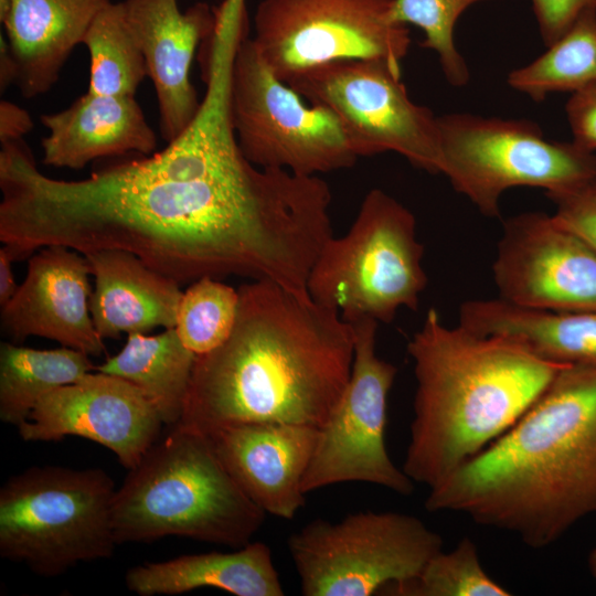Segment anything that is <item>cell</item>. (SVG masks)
I'll return each instance as SVG.
<instances>
[{
    "label": "cell",
    "mask_w": 596,
    "mask_h": 596,
    "mask_svg": "<svg viewBox=\"0 0 596 596\" xmlns=\"http://www.w3.org/2000/svg\"><path fill=\"white\" fill-rule=\"evenodd\" d=\"M205 85L196 115L164 149L82 180L45 175L24 139L1 142L0 241L14 259L50 245L119 249L179 285L235 275L305 292L332 233L330 188L248 161L230 74L213 71Z\"/></svg>",
    "instance_id": "6da1fadb"
},
{
    "label": "cell",
    "mask_w": 596,
    "mask_h": 596,
    "mask_svg": "<svg viewBox=\"0 0 596 596\" xmlns=\"http://www.w3.org/2000/svg\"><path fill=\"white\" fill-rule=\"evenodd\" d=\"M237 290L233 331L222 345L196 355L178 424L203 433L252 422L321 428L351 375L353 326L270 280Z\"/></svg>",
    "instance_id": "7a4b0ae2"
},
{
    "label": "cell",
    "mask_w": 596,
    "mask_h": 596,
    "mask_svg": "<svg viewBox=\"0 0 596 596\" xmlns=\"http://www.w3.org/2000/svg\"><path fill=\"white\" fill-rule=\"evenodd\" d=\"M517 535L553 544L596 513V365L565 364L528 411L425 500Z\"/></svg>",
    "instance_id": "3957f363"
},
{
    "label": "cell",
    "mask_w": 596,
    "mask_h": 596,
    "mask_svg": "<svg viewBox=\"0 0 596 596\" xmlns=\"http://www.w3.org/2000/svg\"><path fill=\"white\" fill-rule=\"evenodd\" d=\"M407 352L416 392L402 469L429 489L513 426L565 365L511 338L447 327L434 308Z\"/></svg>",
    "instance_id": "277c9868"
},
{
    "label": "cell",
    "mask_w": 596,
    "mask_h": 596,
    "mask_svg": "<svg viewBox=\"0 0 596 596\" xmlns=\"http://www.w3.org/2000/svg\"><path fill=\"white\" fill-rule=\"evenodd\" d=\"M266 513L242 491L209 437L177 424L116 489L117 544L174 535L234 549L252 542Z\"/></svg>",
    "instance_id": "5b68a950"
},
{
    "label": "cell",
    "mask_w": 596,
    "mask_h": 596,
    "mask_svg": "<svg viewBox=\"0 0 596 596\" xmlns=\"http://www.w3.org/2000/svg\"><path fill=\"white\" fill-rule=\"evenodd\" d=\"M115 492L102 468L34 466L10 477L0 489V556L44 577L110 558Z\"/></svg>",
    "instance_id": "8992f818"
},
{
    "label": "cell",
    "mask_w": 596,
    "mask_h": 596,
    "mask_svg": "<svg viewBox=\"0 0 596 596\" xmlns=\"http://www.w3.org/2000/svg\"><path fill=\"white\" fill-rule=\"evenodd\" d=\"M416 219L381 189L364 196L350 230L333 235L310 270L307 290L317 304L353 323H390L405 307L416 310L427 285Z\"/></svg>",
    "instance_id": "52a82bcc"
},
{
    "label": "cell",
    "mask_w": 596,
    "mask_h": 596,
    "mask_svg": "<svg viewBox=\"0 0 596 596\" xmlns=\"http://www.w3.org/2000/svg\"><path fill=\"white\" fill-rule=\"evenodd\" d=\"M441 166L453 188L487 217L517 187L554 193L596 175V155L572 141L550 140L529 119L450 113L437 117Z\"/></svg>",
    "instance_id": "ba28073f"
},
{
    "label": "cell",
    "mask_w": 596,
    "mask_h": 596,
    "mask_svg": "<svg viewBox=\"0 0 596 596\" xmlns=\"http://www.w3.org/2000/svg\"><path fill=\"white\" fill-rule=\"evenodd\" d=\"M443 545L417 517L370 510L312 520L287 539L305 596H371L418 576Z\"/></svg>",
    "instance_id": "9c48e42d"
},
{
    "label": "cell",
    "mask_w": 596,
    "mask_h": 596,
    "mask_svg": "<svg viewBox=\"0 0 596 596\" xmlns=\"http://www.w3.org/2000/svg\"><path fill=\"white\" fill-rule=\"evenodd\" d=\"M231 111L243 155L259 168L318 175L350 168L359 158L336 114L306 105L274 74L248 35L233 63Z\"/></svg>",
    "instance_id": "30bf717a"
},
{
    "label": "cell",
    "mask_w": 596,
    "mask_h": 596,
    "mask_svg": "<svg viewBox=\"0 0 596 596\" xmlns=\"http://www.w3.org/2000/svg\"><path fill=\"white\" fill-rule=\"evenodd\" d=\"M393 0H260L254 44L285 83L342 60H375L401 74L411 35L391 18Z\"/></svg>",
    "instance_id": "8fae6325"
},
{
    "label": "cell",
    "mask_w": 596,
    "mask_h": 596,
    "mask_svg": "<svg viewBox=\"0 0 596 596\" xmlns=\"http://www.w3.org/2000/svg\"><path fill=\"white\" fill-rule=\"evenodd\" d=\"M288 85L309 104L336 114L358 157L394 151L416 168L440 173L437 117L409 98L401 74L384 62L333 61Z\"/></svg>",
    "instance_id": "7c38bea8"
},
{
    "label": "cell",
    "mask_w": 596,
    "mask_h": 596,
    "mask_svg": "<svg viewBox=\"0 0 596 596\" xmlns=\"http://www.w3.org/2000/svg\"><path fill=\"white\" fill-rule=\"evenodd\" d=\"M351 324V375L332 415L319 428L302 491L307 494L328 486L360 481L409 496L414 481L394 465L385 444L387 400L397 369L376 353V320L364 318Z\"/></svg>",
    "instance_id": "4fadbf2b"
},
{
    "label": "cell",
    "mask_w": 596,
    "mask_h": 596,
    "mask_svg": "<svg viewBox=\"0 0 596 596\" xmlns=\"http://www.w3.org/2000/svg\"><path fill=\"white\" fill-rule=\"evenodd\" d=\"M492 274L499 298L514 306L596 310V251L554 214L532 211L508 217Z\"/></svg>",
    "instance_id": "5bb4252c"
},
{
    "label": "cell",
    "mask_w": 596,
    "mask_h": 596,
    "mask_svg": "<svg viewBox=\"0 0 596 596\" xmlns=\"http://www.w3.org/2000/svg\"><path fill=\"white\" fill-rule=\"evenodd\" d=\"M162 425L138 387L98 371L44 395L18 432L24 441L89 439L111 450L130 470L158 440Z\"/></svg>",
    "instance_id": "9a60e30c"
},
{
    "label": "cell",
    "mask_w": 596,
    "mask_h": 596,
    "mask_svg": "<svg viewBox=\"0 0 596 596\" xmlns=\"http://www.w3.org/2000/svg\"><path fill=\"white\" fill-rule=\"evenodd\" d=\"M91 267L85 255L62 245L29 257L26 276L1 306V329L14 343L41 337L89 356L105 353L91 311Z\"/></svg>",
    "instance_id": "2e32d148"
},
{
    "label": "cell",
    "mask_w": 596,
    "mask_h": 596,
    "mask_svg": "<svg viewBox=\"0 0 596 596\" xmlns=\"http://www.w3.org/2000/svg\"><path fill=\"white\" fill-rule=\"evenodd\" d=\"M318 432L310 426L252 422L216 427L204 434L253 503L265 513L291 520L306 504L301 486Z\"/></svg>",
    "instance_id": "e0dca14e"
},
{
    "label": "cell",
    "mask_w": 596,
    "mask_h": 596,
    "mask_svg": "<svg viewBox=\"0 0 596 596\" xmlns=\"http://www.w3.org/2000/svg\"><path fill=\"white\" fill-rule=\"evenodd\" d=\"M124 6L155 87L161 137L170 142L201 104L190 72L195 50L214 29V8L198 2L181 11L177 0H124Z\"/></svg>",
    "instance_id": "ac0fdd59"
},
{
    "label": "cell",
    "mask_w": 596,
    "mask_h": 596,
    "mask_svg": "<svg viewBox=\"0 0 596 596\" xmlns=\"http://www.w3.org/2000/svg\"><path fill=\"white\" fill-rule=\"evenodd\" d=\"M43 163L82 169L89 162L128 153L148 156L157 137L135 96L85 94L68 107L41 116Z\"/></svg>",
    "instance_id": "d6986e66"
},
{
    "label": "cell",
    "mask_w": 596,
    "mask_h": 596,
    "mask_svg": "<svg viewBox=\"0 0 596 596\" xmlns=\"http://www.w3.org/2000/svg\"><path fill=\"white\" fill-rule=\"evenodd\" d=\"M85 256L94 276L89 311L103 339L175 327L181 285L125 251L102 249Z\"/></svg>",
    "instance_id": "ffe728a7"
},
{
    "label": "cell",
    "mask_w": 596,
    "mask_h": 596,
    "mask_svg": "<svg viewBox=\"0 0 596 596\" xmlns=\"http://www.w3.org/2000/svg\"><path fill=\"white\" fill-rule=\"evenodd\" d=\"M110 1L10 0L1 23L22 96L32 98L52 88L94 18Z\"/></svg>",
    "instance_id": "44dd1931"
},
{
    "label": "cell",
    "mask_w": 596,
    "mask_h": 596,
    "mask_svg": "<svg viewBox=\"0 0 596 596\" xmlns=\"http://www.w3.org/2000/svg\"><path fill=\"white\" fill-rule=\"evenodd\" d=\"M126 587L139 596L178 595L213 587L236 596H283L270 547L249 542L234 552L187 554L129 568Z\"/></svg>",
    "instance_id": "7402d4cb"
},
{
    "label": "cell",
    "mask_w": 596,
    "mask_h": 596,
    "mask_svg": "<svg viewBox=\"0 0 596 596\" xmlns=\"http://www.w3.org/2000/svg\"><path fill=\"white\" fill-rule=\"evenodd\" d=\"M459 324L483 336L511 338L560 364L596 365V310L549 311L502 299H472L459 308Z\"/></svg>",
    "instance_id": "603a6c76"
},
{
    "label": "cell",
    "mask_w": 596,
    "mask_h": 596,
    "mask_svg": "<svg viewBox=\"0 0 596 596\" xmlns=\"http://www.w3.org/2000/svg\"><path fill=\"white\" fill-rule=\"evenodd\" d=\"M196 355L175 328L156 336L130 333L124 348L96 371L123 377L138 387L157 409L163 425L182 416Z\"/></svg>",
    "instance_id": "cb8c5ba5"
},
{
    "label": "cell",
    "mask_w": 596,
    "mask_h": 596,
    "mask_svg": "<svg viewBox=\"0 0 596 596\" xmlns=\"http://www.w3.org/2000/svg\"><path fill=\"white\" fill-rule=\"evenodd\" d=\"M94 370L89 355L75 349L39 350L1 342L0 419L18 428L44 395Z\"/></svg>",
    "instance_id": "d4e9b609"
},
{
    "label": "cell",
    "mask_w": 596,
    "mask_h": 596,
    "mask_svg": "<svg viewBox=\"0 0 596 596\" xmlns=\"http://www.w3.org/2000/svg\"><path fill=\"white\" fill-rule=\"evenodd\" d=\"M547 50L508 74V85L543 102L556 93H576L596 83V10L583 13Z\"/></svg>",
    "instance_id": "484cf974"
},
{
    "label": "cell",
    "mask_w": 596,
    "mask_h": 596,
    "mask_svg": "<svg viewBox=\"0 0 596 596\" xmlns=\"http://www.w3.org/2000/svg\"><path fill=\"white\" fill-rule=\"evenodd\" d=\"M82 44L89 53L87 92L136 95L148 71L139 42L127 20L124 1H110L98 12Z\"/></svg>",
    "instance_id": "4316f807"
},
{
    "label": "cell",
    "mask_w": 596,
    "mask_h": 596,
    "mask_svg": "<svg viewBox=\"0 0 596 596\" xmlns=\"http://www.w3.org/2000/svg\"><path fill=\"white\" fill-rule=\"evenodd\" d=\"M238 290L213 277H202L183 291L175 330L195 355L206 354L231 336L238 309Z\"/></svg>",
    "instance_id": "83f0119b"
},
{
    "label": "cell",
    "mask_w": 596,
    "mask_h": 596,
    "mask_svg": "<svg viewBox=\"0 0 596 596\" xmlns=\"http://www.w3.org/2000/svg\"><path fill=\"white\" fill-rule=\"evenodd\" d=\"M395 596H510L509 589L488 575L478 547L462 538L449 552L433 555L415 578L386 588Z\"/></svg>",
    "instance_id": "f1b7e54d"
},
{
    "label": "cell",
    "mask_w": 596,
    "mask_h": 596,
    "mask_svg": "<svg viewBox=\"0 0 596 596\" xmlns=\"http://www.w3.org/2000/svg\"><path fill=\"white\" fill-rule=\"evenodd\" d=\"M483 1L489 0H393L391 18L419 28L424 32L421 45L436 53L447 82L461 87L469 83L470 72L455 44V25L468 8Z\"/></svg>",
    "instance_id": "f546056e"
},
{
    "label": "cell",
    "mask_w": 596,
    "mask_h": 596,
    "mask_svg": "<svg viewBox=\"0 0 596 596\" xmlns=\"http://www.w3.org/2000/svg\"><path fill=\"white\" fill-rule=\"evenodd\" d=\"M545 195L555 205V217L596 251V175Z\"/></svg>",
    "instance_id": "4dcf8cb0"
},
{
    "label": "cell",
    "mask_w": 596,
    "mask_h": 596,
    "mask_svg": "<svg viewBox=\"0 0 596 596\" xmlns=\"http://www.w3.org/2000/svg\"><path fill=\"white\" fill-rule=\"evenodd\" d=\"M539 32L550 46L585 12L596 10V0H532Z\"/></svg>",
    "instance_id": "1f68e13d"
},
{
    "label": "cell",
    "mask_w": 596,
    "mask_h": 596,
    "mask_svg": "<svg viewBox=\"0 0 596 596\" xmlns=\"http://www.w3.org/2000/svg\"><path fill=\"white\" fill-rule=\"evenodd\" d=\"M565 113L573 141L596 151V83L571 94Z\"/></svg>",
    "instance_id": "d6a6232c"
},
{
    "label": "cell",
    "mask_w": 596,
    "mask_h": 596,
    "mask_svg": "<svg viewBox=\"0 0 596 596\" xmlns=\"http://www.w3.org/2000/svg\"><path fill=\"white\" fill-rule=\"evenodd\" d=\"M33 121L29 113L8 100L0 103V141L23 139L32 129Z\"/></svg>",
    "instance_id": "836d02e7"
},
{
    "label": "cell",
    "mask_w": 596,
    "mask_h": 596,
    "mask_svg": "<svg viewBox=\"0 0 596 596\" xmlns=\"http://www.w3.org/2000/svg\"><path fill=\"white\" fill-rule=\"evenodd\" d=\"M13 262H15L13 255L3 245L0 248V306L6 305L19 287L12 270Z\"/></svg>",
    "instance_id": "e575fe53"
},
{
    "label": "cell",
    "mask_w": 596,
    "mask_h": 596,
    "mask_svg": "<svg viewBox=\"0 0 596 596\" xmlns=\"http://www.w3.org/2000/svg\"><path fill=\"white\" fill-rule=\"evenodd\" d=\"M17 81V66L11 55L8 42L1 35L0 40V87L1 92L7 89L12 83Z\"/></svg>",
    "instance_id": "d590c367"
},
{
    "label": "cell",
    "mask_w": 596,
    "mask_h": 596,
    "mask_svg": "<svg viewBox=\"0 0 596 596\" xmlns=\"http://www.w3.org/2000/svg\"><path fill=\"white\" fill-rule=\"evenodd\" d=\"M588 564H589L590 573L596 583V547L589 554Z\"/></svg>",
    "instance_id": "8d00e7d4"
}]
</instances>
